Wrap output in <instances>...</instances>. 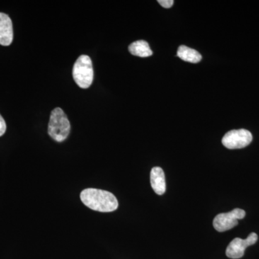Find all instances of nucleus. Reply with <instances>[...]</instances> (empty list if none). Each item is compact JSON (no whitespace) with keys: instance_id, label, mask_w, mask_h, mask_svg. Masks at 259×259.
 I'll return each instance as SVG.
<instances>
[{"instance_id":"nucleus-8","label":"nucleus","mask_w":259,"mask_h":259,"mask_svg":"<svg viewBox=\"0 0 259 259\" xmlns=\"http://www.w3.org/2000/svg\"><path fill=\"white\" fill-rule=\"evenodd\" d=\"M151 185L153 191L158 195L166 192V180L164 172L161 167H153L151 171Z\"/></svg>"},{"instance_id":"nucleus-2","label":"nucleus","mask_w":259,"mask_h":259,"mask_svg":"<svg viewBox=\"0 0 259 259\" xmlns=\"http://www.w3.org/2000/svg\"><path fill=\"white\" fill-rule=\"evenodd\" d=\"M71 131V125L67 116L60 107H56L51 112L48 134L57 142H63L67 139Z\"/></svg>"},{"instance_id":"nucleus-3","label":"nucleus","mask_w":259,"mask_h":259,"mask_svg":"<svg viewBox=\"0 0 259 259\" xmlns=\"http://www.w3.org/2000/svg\"><path fill=\"white\" fill-rule=\"evenodd\" d=\"M73 77L80 88L88 89L94 79L93 62L90 56L81 55L78 58L73 68Z\"/></svg>"},{"instance_id":"nucleus-11","label":"nucleus","mask_w":259,"mask_h":259,"mask_svg":"<svg viewBox=\"0 0 259 259\" xmlns=\"http://www.w3.org/2000/svg\"><path fill=\"white\" fill-rule=\"evenodd\" d=\"M158 3L161 5L163 8H170L173 6L175 2L173 0H158Z\"/></svg>"},{"instance_id":"nucleus-1","label":"nucleus","mask_w":259,"mask_h":259,"mask_svg":"<svg viewBox=\"0 0 259 259\" xmlns=\"http://www.w3.org/2000/svg\"><path fill=\"white\" fill-rule=\"evenodd\" d=\"M80 198L84 205L97 212H111L118 207L115 196L105 190L86 189L80 194Z\"/></svg>"},{"instance_id":"nucleus-9","label":"nucleus","mask_w":259,"mask_h":259,"mask_svg":"<svg viewBox=\"0 0 259 259\" xmlns=\"http://www.w3.org/2000/svg\"><path fill=\"white\" fill-rule=\"evenodd\" d=\"M128 49L132 55L139 57H148L153 54V51L150 49L148 42L143 40L133 42L129 46Z\"/></svg>"},{"instance_id":"nucleus-10","label":"nucleus","mask_w":259,"mask_h":259,"mask_svg":"<svg viewBox=\"0 0 259 259\" xmlns=\"http://www.w3.org/2000/svg\"><path fill=\"white\" fill-rule=\"evenodd\" d=\"M177 56L182 60L193 63V64H197L202 60V55L199 54L198 51L190 49L186 46H181L179 47Z\"/></svg>"},{"instance_id":"nucleus-6","label":"nucleus","mask_w":259,"mask_h":259,"mask_svg":"<svg viewBox=\"0 0 259 259\" xmlns=\"http://www.w3.org/2000/svg\"><path fill=\"white\" fill-rule=\"evenodd\" d=\"M258 241L256 233H251L246 239L236 238L228 245L226 249V255L230 258H241L244 255L245 248L255 244Z\"/></svg>"},{"instance_id":"nucleus-4","label":"nucleus","mask_w":259,"mask_h":259,"mask_svg":"<svg viewBox=\"0 0 259 259\" xmlns=\"http://www.w3.org/2000/svg\"><path fill=\"white\" fill-rule=\"evenodd\" d=\"M253 140L251 133L245 129L233 130L227 133L222 139L223 146L228 149L246 147Z\"/></svg>"},{"instance_id":"nucleus-5","label":"nucleus","mask_w":259,"mask_h":259,"mask_svg":"<svg viewBox=\"0 0 259 259\" xmlns=\"http://www.w3.org/2000/svg\"><path fill=\"white\" fill-rule=\"evenodd\" d=\"M245 216V211L239 208L229 212L221 213L213 220V226L218 232L229 231L238 224V220L243 219Z\"/></svg>"},{"instance_id":"nucleus-12","label":"nucleus","mask_w":259,"mask_h":259,"mask_svg":"<svg viewBox=\"0 0 259 259\" xmlns=\"http://www.w3.org/2000/svg\"><path fill=\"white\" fill-rule=\"evenodd\" d=\"M6 122H5L4 118H3V117H2V115H0V137L5 134V132H6Z\"/></svg>"},{"instance_id":"nucleus-7","label":"nucleus","mask_w":259,"mask_h":259,"mask_svg":"<svg viewBox=\"0 0 259 259\" xmlns=\"http://www.w3.org/2000/svg\"><path fill=\"white\" fill-rule=\"evenodd\" d=\"M13 27L8 15L0 13V45L8 47L13 42Z\"/></svg>"}]
</instances>
